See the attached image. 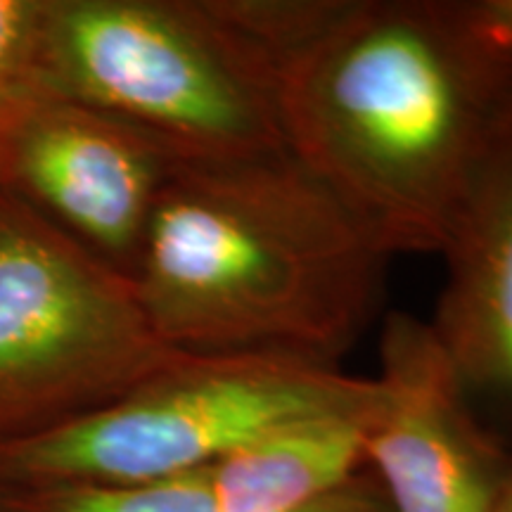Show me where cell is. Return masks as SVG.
Here are the masks:
<instances>
[{"instance_id":"277c9868","label":"cell","mask_w":512,"mask_h":512,"mask_svg":"<svg viewBox=\"0 0 512 512\" xmlns=\"http://www.w3.org/2000/svg\"><path fill=\"white\" fill-rule=\"evenodd\" d=\"M373 394L375 380L297 358L178 354L119 399L0 444V491L188 475L280 422Z\"/></svg>"},{"instance_id":"ba28073f","label":"cell","mask_w":512,"mask_h":512,"mask_svg":"<svg viewBox=\"0 0 512 512\" xmlns=\"http://www.w3.org/2000/svg\"><path fill=\"white\" fill-rule=\"evenodd\" d=\"M441 256L427 320L472 408L512 420V98L491 133Z\"/></svg>"},{"instance_id":"52a82bcc","label":"cell","mask_w":512,"mask_h":512,"mask_svg":"<svg viewBox=\"0 0 512 512\" xmlns=\"http://www.w3.org/2000/svg\"><path fill=\"white\" fill-rule=\"evenodd\" d=\"M178 159L136 128L53 93L0 128V188L128 278Z\"/></svg>"},{"instance_id":"8992f818","label":"cell","mask_w":512,"mask_h":512,"mask_svg":"<svg viewBox=\"0 0 512 512\" xmlns=\"http://www.w3.org/2000/svg\"><path fill=\"white\" fill-rule=\"evenodd\" d=\"M375 382L363 456L389 512H496L512 460L427 320L389 313Z\"/></svg>"},{"instance_id":"5b68a950","label":"cell","mask_w":512,"mask_h":512,"mask_svg":"<svg viewBox=\"0 0 512 512\" xmlns=\"http://www.w3.org/2000/svg\"><path fill=\"white\" fill-rule=\"evenodd\" d=\"M178 354L126 273L0 188V444L119 399Z\"/></svg>"},{"instance_id":"5bb4252c","label":"cell","mask_w":512,"mask_h":512,"mask_svg":"<svg viewBox=\"0 0 512 512\" xmlns=\"http://www.w3.org/2000/svg\"><path fill=\"white\" fill-rule=\"evenodd\" d=\"M496 512H512V477L508 482V489H505V494L501 498V503H498Z\"/></svg>"},{"instance_id":"7c38bea8","label":"cell","mask_w":512,"mask_h":512,"mask_svg":"<svg viewBox=\"0 0 512 512\" xmlns=\"http://www.w3.org/2000/svg\"><path fill=\"white\" fill-rule=\"evenodd\" d=\"M456 10L477 46L512 67V0H456Z\"/></svg>"},{"instance_id":"30bf717a","label":"cell","mask_w":512,"mask_h":512,"mask_svg":"<svg viewBox=\"0 0 512 512\" xmlns=\"http://www.w3.org/2000/svg\"><path fill=\"white\" fill-rule=\"evenodd\" d=\"M0 512H219L209 467L155 482H72L0 491Z\"/></svg>"},{"instance_id":"9c48e42d","label":"cell","mask_w":512,"mask_h":512,"mask_svg":"<svg viewBox=\"0 0 512 512\" xmlns=\"http://www.w3.org/2000/svg\"><path fill=\"white\" fill-rule=\"evenodd\" d=\"M375 380V377H373ZM377 396L356 406L302 415L271 427L209 467L219 512H292L366 467L368 418Z\"/></svg>"},{"instance_id":"8fae6325","label":"cell","mask_w":512,"mask_h":512,"mask_svg":"<svg viewBox=\"0 0 512 512\" xmlns=\"http://www.w3.org/2000/svg\"><path fill=\"white\" fill-rule=\"evenodd\" d=\"M46 0H0V128L46 95L43 86Z\"/></svg>"},{"instance_id":"6da1fadb","label":"cell","mask_w":512,"mask_h":512,"mask_svg":"<svg viewBox=\"0 0 512 512\" xmlns=\"http://www.w3.org/2000/svg\"><path fill=\"white\" fill-rule=\"evenodd\" d=\"M510 98L456 0H335L280 69L285 150L389 256L441 254Z\"/></svg>"},{"instance_id":"7a4b0ae2","label":"cell","mask_w":512,"mask_h":512,"mask_svg":"<svg viewBox=\"0 0 512 512\" xmlns=\"http://www.w3.org/2000/svg\"><path fill=\"white\" fill-rule=\"evenodd\" d=\"M392 259L287 150L178 159L131 280L181 354L283 356L339 368Z\"/></svg>"},{"instance_id":"3957f363","label":"cell","mask_w":512,"mask_h":512,"mask_svg":"<svg viewBox=\"0 0 512 512\" xmlns=\"http://www.w3.org/2000/svg\"><path fill=\"white\" fill-rule=\"evenodd\" d=\"M280 0H46L43 86L181 159L285 150Z\"/></svg>"},{"instance_id":"4fadbf2b","label":"cell","mask_w":512,"mask_h":512,"mask_svg":"<svg viewBox=\"0 0 512 512\" xmlns=\"http://www.w3.org/2000/svg\"><path fill=\"white\" fill-rule=\"evenodd\" d=\"M292 512H389V505L373 475L363 470L328 496Z\"/></svg>"}]
</instances>
